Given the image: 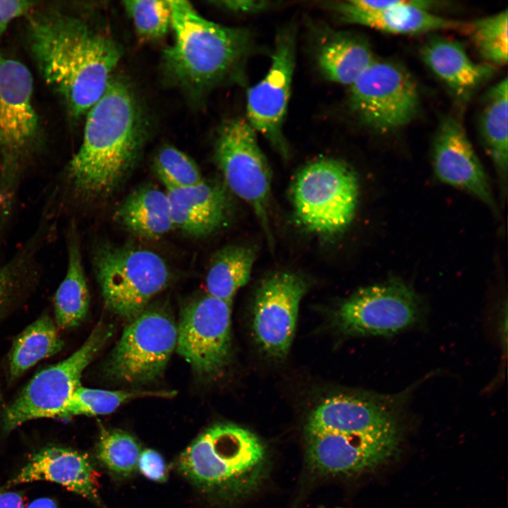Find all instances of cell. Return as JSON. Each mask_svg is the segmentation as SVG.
I'll return each mask as SVG.
<instances>
[{
	"label": "cell",
	"mask_w": 508,
	"mask_h": 508,
	"mask_svg": "<svg viewBox=\"0 0 508 508\" xmlns=\"http://www.w3.org/2000/svg\"><path fill=\"white\" fill-rule=\"evenodd\" d=\"M174 227L194 236H205L217 230L226 217L224 190L202 181L186 188L167 190Z\"/></svg>",
	"instance_id": "cell-22"
},
{
	"label": "cell",
	"mask_w": 508,
	"mask_h": 508,
	"mask_svg": "<svg viewBox=\"0 0 508 508\" xmlns=\"http://www.w3.org/2000/svg\"><path fill=\"white\" fill-rule=\"evenodd\" d=\"M32 95V78L27 67L0 53V229L11 218L40 143Z\"/></svg>",
	"instance_id": "cell-5"
},
{
	"label": "cell",
	"mask_w": 508,
	"mask_h": 508,
	"mask_svg": "<svg viewBox=\"0 0 508 508\" xmlns=\"http://www.w3.org/2000/svg\"><path fill=\"white\" fill-rule=\"evenodd\" d=\"M268 452L253 433L233 423L215 424L180 454L179 471L202 492L225 500L255 490L268 467Z\"/></svg>",
	"instance_id": "cell-4"
},
{
	"label": "cell",
	"mask_w": 508,
	"mask_h": 508,
	"mask_svg": "<svg viewBox=\"0 0 508 508\" xmlns=\"http://www.w3.org/2000/svg\"><path fill=\"white\" fill-rule=\"evenodd\" d=\"M291 195L294 214L307 231L332 236L352 222L359 198V181L344 161L320 158L303 166L296 174Z\"/></svg>",
	"instance_id": "cell-6"
},
{
	"label": "cell",
	"mask_w": 508,
	"mask_h": 508,
	"mask_svg": "<svg viewBox=\"0 0 508 508\" xmlns=\"http://www.w3.org/2000/svg\"><path fill=\"white\" fill-rule=\"evenodd\" d=\"M123 6L141 40L153 41L161 39L171 26L169 1H124Z\"/></svg>",
	"instance_id": "cell-33"
},
{
	"label": "cell",
	"mask_w": 508,
	"mask_h": 508,
	"mask_svg": "<svg viewBox=\"0 0 508 508\" xmlns=\"http://www.w3.org/2000/svg\"><path fill=\"white\" fill-rule=\"evenodd\" d=\"M109 327L99 325L83 344L66 359L37 373L5 408L2 429L10 433L37 418L59 415L80 386L82 374L111 336Z\"/></svg>",
	"instance_id": "cell-8"
},
{
	"label": "cell",
	"mask_w": 508,
	"mask_h": 508,
	"mask_svg": "<svg viewBox=\"0 0 508 508\" xmlns=\"http://www.w3.org/2000/svg\"><path fill=\"white\" fill-rule=\"evenodd\" d=\"M255 259L252 248L231 245L215 253L206 276L207 294L232 303L236 292L249 281Z\"/></svg>",
	"instance_id": "cell-28"
},
{
	"label": "cell",
	"mask_w": 508,
	"mask_h": 508,
	"mask_svg": "<svg viewBox=\"0 0 508 508\" xmlns=\"http://www.w3.org/2000/svg\"><path fill=\"white\" fill-rule=\"evenodd\" d=\"M28 265V254L22 252L0 267V323L18 299Z\"/></svg>",
	"instance_id": "cell-34"
},
{
	"label": "cell",
	"mask_w": 508,
	"mask_h": 508,
	"mask_svg": "<svg viewBox=\"0 0 508 508\" xmlns=\"http://www.w3.org/2000/svg\"><path fill=\"white\" fill-rule=\"evenodd\" d=\"M174 394V392L168 391H109L80 386L73 392L59 418L68 420L81 415L108 414L130 400L143 397L169 398Z\"/></svg>",
	"instance_id": "cell-29"
},
{
	"label": "cell",
	"mask_w": 508,
	"mask_h": 508,
	"mask_svg": "<svg viewBox=\"0 0 508 508\" xmlns=\"http://www.w3.org/2000/svg\"><path fill=\"white\" fill-rule=\"evenodd\" d=\"M401 399L384 394H338L325 399L310 413L305 433L358 435L401 433Z\"/></svg>",
	"instance_id": "cell-17"
},
{
	"label": "cell",
	"mask_w": 508,
	"mask_h": 508,
	"mask_svg": "<svg viewBox=\"0 0 508 508\" xmlns=\"http://www.w3.org/2000/svg\"><path fill=\"white\" fill-rule=\"evenodd\" d=\"M315 58L326 79L349 86L375 59L370 44L364 37L330 29L320 33Z\"/></svg>",
	"instance_id": "cell-23"
},
{
	"label": "cell",
	"mask_w": 508,
	"mask_h": 508,
	"mask_svg": "<svg viewBox=\"0 0 508 508\" xmlns=\"http://www.w3.org/2000/svg\"><path fill=\"white\" fill-rule=\"evenodd\" d=\"M310 466L324 474L349 475L376 468L395 456L401 433H305Z\"/></svg>",
	"instance_id": "cell-16"
},
{
	"label": "cell",
	"mask_w": 508,
	"mask_h": 508,
	"mask_svg": "<svg viewBox=\"0 0 508 508\" xmlns=\"http://www.w3.org/2000/svg\"><path fill=\"white\" fill-rule=\"evenodd\" d=\"M169 3L174 39L164 52V67L172 82L199 92L243 73L254 47L248 29L212 22L188 1Z\"/></svg>",
	"instance_id": "cell-3"
},
{
	"label": "cell",
	"mask_w": 508,
	"mask_h": 508,
	"mask_svg": "<svg viewBox=\"0 0 508 508\" xmlns=\"http://www.w3.org/2000/svg\"><path fill=\"white\" fill-rule=\"evenodd\" d=\"M35 4V2L30 1H0V37L12 20L26 14Z\"/></svg>",
	"instance_id": "cell-36"
},
{
	"label": "cell",
	"mask_w": 508,
	"mask_h": 508,
	"mask_svg": "<svg viewBox=\"0 0 508 508\" xmlns=\"http://www.w3.org/2000/svg\"><path fill=\"white\" fill-rule=\"evenodd\" d=\"M307 285L291 272H277L266 278L256 293L253 329L255 339L272 357L289 352L296 327L300 302Z\"/></svg>",
	"instance_id": "cell-15"
},
{
	"label": "cell",
	"mask_w": 508,
	"mask_h": 508,
	"mask_svg": "<svg viewBox=\"0 0 508 508\" xmlns=\"http://www.w3.org/2000/svg\"><path fill=\"white\" fill-rule=\"evenodd\" d=\"M218 6L231 11L241 13H255L267 9L271 2L260 0H231L215 2Z\"/></svg>",
	"instance_id": "cell-37"
},
{
	"label": "cell",
	"mask_w": 508,
	"mask_h": 508,
	"mask_svg": "<svg viewBox=\"0 0 508 508\" xmlns=\"http://www.w3.org/2000/svg\"><path fill=\"white\" fill-rule=\"evenodd\" d=\"M141 452L135 438L121 430H101L96 454L102 465L111 473L127 477L134 473Z\"/></svg>",
	"instance_id": "cell-31"
},
{
	"label": "cell",
	"mask_w": 508,
	"mask_h": 508,
	"mask_svg": "<svg viewBox=\"0 0 508 508\" xmlns=\"http://www.w3.org/2000/svg\"><path fill=\"white\" fill-rule=\"evenodd\" d=\"M476 49L486 64L503 66L508 59V11L464 23Z\"/></svg>",
	"instance_id": "cell-30"
},
{
	"label": "cell",
	"mask_w": 508,
	"mask_h": 508,
	"mask_svg": "<svg viewBox=\"0 0 508 508\" xmlns=\"http://www.w3.org/2000/svg\"><path fill=\"white\" fill-rule=\"evenodd\" d=\"M41 480L59 484L101 505L97 473L85 454L66 447H45L30 459L6 487Z\"/></svg>",
	"instance_id": "cell-19"
},
{
	"label": "cell",
	"mask_w": 508,
	"mask_h": 508,
	"mask_svg": "<svg viewBox=\"0 0 508 508\" xmlns=\"http://www.w3.org/2000/svg\"><path fill=\"white\" fill-rule=\"evenodd\" d=\"M93 266L107 308L129 322L147 308L171 278L159 255L132 246H100L94 255Z\"/></svg>",
	"instance_id": "cell-7"
},
{
	"label": "cell",
	"mask_w": 508,
	"mask_h": 508,
	"mask_svg": "<svg viewBox=\"0 0 508 508\" xmlns=\"http://www.w3.org/2000/svg\"><path fill=\"white\" fill-rule=\"evenodd\" d=\"M422 313L413 289L393 279L356 291L341 303L335 318L344 334L385 336L412 327Z\"/></svg>",
	"instance_id": "cell-12"
},
{
	"label": "cell",
	"mask_w": 508,
	"mask_h": 508,
	"mask_svg": "<svg viewBox=\"0 0 508 508\" xmlns=\"http://www.w3.org/2000/svg\"><path fill=\"white\" fill-rule=\"evenodd\" d=\"M0 508H25L23 494L0 486Z\"/></svg>",
	"instance_id": "cell-38"
},
{
	"label": "cell",
	"mask_w": 508,
	"mask_h": 508,
	"mask_svg": "<svg viewBox=\"0 0 508 508\" xmlns=\"http://www.w3.org/2000/svg\"><path fill=\"white\" fill-rule=\"evenodd\" d=\"M153 167L167 190L189 187L204 181L194 161L173 146L159 150L155 157Z\"/></svg>",
	"instance_id": "cell-32"
},
{
	"label": "cell",
	"mask_w": 508,
	"mask_h": 508,
	"mask_svg": "<svg viewBox=\"0 0 508 508\" xmlns=\"http://www.w3.org/2000/svg\"><path fill=\"white\" fill-rule=\"evenodd\" d=\"M296 59L293 28H283L277 35L272 62L262 80L247 93V121L260 133L284 159L289 147L283 133Z\"/></svg>",
	"instance_id": "cell-14"
},
{
	"label": "cell",
	"mask_w": 508,
	"mask_h": 508,
	"mask_svg": "<svg viewBox=\"0 0 508 508\" xmlns=\"http://www.w3.org/2000/svg\"><path fill=\"white\" fill-rule=\"evenodd\" d=\"M137 468L149 480L163 483L167 478V468L162 456L152 449L141 451Z\"/></svg>",
	"instance_id": "cell-35"
},
{
	"label": "cell",
	"mask_w": 508,
	"mask_h": 508,
	"mask_svg": "<svg viewBox=\"0 0 508 508\" xmlns=\"http://www.w3.org/2000/svg\"><path fill=\"white\" fill-rule=\"evenodd\" d=\"M256 134L246 119H229L219 131L215 160L227 186L250 206L272 244L269 219L271 173Z\"/></svg>",
	"instance_id": "cell-10"
},
{
	"label": "cell",
	"mask_w": 508,
	"mask_h": 508,
	"mask_svg": "<svg viewBox=\"0 0 508 508\" xmlns=\"http://www.w3.org/2000/svg\"><path fill=\"white\" fill-rule=\"evenodd\" d=\"M440 2L401 0L389 8L368 11L351 6L347 1L331 5L341 20L396 35H413L448 29H461L464 23L430 12Z\"/></svg>",
	"instance_id": "cell-20"
},
{
	"label": "cell",
	"mask_w": 508,
	"mask_h": 508,
	"mask_svg": "<svg viewBox=\"0 0 508 508\" xmlns=\"http://www.w3.org/2000/svg\"><path fill=\"white\" fill-rule=\"evenodd\" d=\"M431 161L440 181L470 193L497 214L488 176L463 125L453 116L440 121L433 142Z\"/></svg>",
	"instance_id": "cell-18"
},
{
	"label": "cell",
	"mask_w": 508,
	"mask_h": 508,
	"mask_svg": "<svg viewBox=\"0 0 508 508\" xmlns=\"http://www.w3.org/2000/svg\"><path fill=\"white\" fill-rule=\"evenodd\" d=\"M28 36L41 75L71 116L87 113L105 92L121 47L80 18L55 7L29 15Z\"/></svg>",
	"instance_id": "cell-1"
},
{
	"label": "cell",
	"mask_w": 508,
	"mask_h": 508,
	"mask_svg": "<svg viewBox=\"0 0 508 508\" xmlns=\"http://www.w3.org/2000/svg\"><path fill=\"white\" fill-rule=\"evenodd\" d=\"M116 217L131 233L157 238L174 228L167 195L152 186L139 188L119 206Z\"/></svg>",
	"instance_id": "cell-26"
},
{
	"label": "cell",
	"mask_w": 508,
	"mask_h": 508,
	"mask_svg": "<svg viewBox=\"0 0 508 508\" xmlns=\"http://www.w3.org/2000/svg\"><path fill=\"white\" fill-rule=\"evenodd\" d=\"M231 304L207 294L190 302L181 313L176 350L199 375H215L229 361Z\"/></svg>",
	"instance_id": "cell-13"
},
{
	"label": "cell",
	"mask_w": 508,
	"mask_h": 508,
	"mask_svg": "<svg viewBox=\"0 0 508 508\" xmlns=\"http://www.w3.org/2000/svg\"><path fill=\"white\" fill-rule=\"evenodd\" d=\"M349 96L356 116L381 133L409 123L420 107L418 87L410 73L387 60L375 59L350 85Z\"/></svg>",
	"instance_id": "cell-9"
},
{
	"label": "cell",
	"mask_w": 508,
	"mask_h": 508,
	"mask_svg": "<svg viewBox=\"0 0 508 508\" xmlns=\"http://www.w3.org/2000/svg\"><path fill=\"white\" fill-rule=\"evenodd\" d=\"M25 508H58V506L53 499L44 497L33 500Z\"/></svg>",
	"instance_id": "cell-39"
},
{
	"label": "cell",
	"mask_w": 508,
	"mask_h": 508,
	"mask_svg": "<svg viewBox=\"0 0 508 508\" xmlns=\"http://www.w3.org/2000/svg\"><path fill=\"white\" fill-rule=\"evenodd\" d=\"M177 326L158 307L147 308L124 329L114 348L106 373L128 384H143L158 378L176 349Z\"/></svg>",
	"instance_id": "cell-11"
},
{
	"label": "cell",
	"mask_w": 508,
	"mask_h": 508,
	"mask_svg": "<svg viewBox=\"0 0 508 508\" xmlns=\"http://www.w3.org/2000/svg\"><path fill=\"white\" fill-rule=\"evenodd\" d=\"M64 345L55 322L48 314L42 315L14 339L8 356L9 379H18L40 361L59 353Z\"/></svg>",
	"instance_id": "cell-27"
},
{
	"label": "cell",
	"mask_w": 508,
	"mask_h": 508,
	"mask_svg": "<svg viewBox=\"0 0 508 508\" xmlns=\"http://www.w3.org/2000/svg\"><path fill=\"white\" fill-rule=\"evenodd\" d=\"M480 135L498 179L502 198H505L508 175V79L487 92L480 116Z\"/></svg>",
	"instance_id": "cell-24"
},
{
	"label": "cell",
	"mask_w": 508,
	"mask_h": 508,
	"mask_svg": "<svg viewBox=\"0 0 508 508\" xmlns=\"http://www.w3.org/2000/svg\"><path fill=\"white\" fill-rule=\"evenodd\" d=\"M140 113L130 86L112 77L103 95L87 111L82 144L66 169L69 192L90 200L119 186L141 150Z\"/></svg>",
	"instance_id": "cell-2"
},
{
	"label": "cell",
	"mask_w": 508,
	"mask_h": 508,
	"mask_svg": "<svg viewBox=\"0 0 508 508\" xmlns=\"http://www.w3.org/2000/svg\"><path fill=\"white\" fill-rule=\"evenodd\" d=\"M67 243L66 272L54 300L55 324L64 329L80 325L86 318L90 306V293L80 242L73 224L68 231Z\"/></svg>",
	"instance_id": "cell-25"
},
{
	"label": "cell",
	"mask_w": 508,
	"mask_h": 508,
	"mask_svg": "<svg viewBox=\"0 0 508 508\" xmlns=\"http://www.w3.org/2000/svg\"><path fill=\"white\" fill-rule=\"evenodd\" d=\"M425 64L459 99H466L494 73V66L473 61L459 41L435 35L420 49Z\"/></svg>",
	"instance_id": "cell-21"
}]
</instances>
